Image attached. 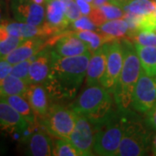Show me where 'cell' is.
<instances>
[{"label": "cell", "mask_w": 156, "mask_h": 156, "mask_svg": "<svg viewBox=\"0 0 156 156\" xmlns=\"http://www.w3.org/2000/svg\"><path fill=\"white\" fill-rule=\"evenodd\" d=\"M108 0H94V2H93V6H100L102 4H104V3H106Z\"/></svg>", "instance_id": "74e56055"}, {"label": "cell", "mask_w": 156, "mask_h": 156, "mask_svg": "<svg viewBox=\"0 0 156 156\" xmlns=\"http://www.w3.org/2000/svg\"><path fill=\"white\" fill-rule=\"evenodd\" d=\"M121 44L123 49V66L113 94L118 110L126 112L132 104L134 87L142 67L135 46L126 39Z\"/></svg>", "instance_id": "7a4b0ae2"}, {"label": "cell", "mask_w": 156, "mask_h": 156, "mask_svg": "<svg viewBox=\"0 0 156 156\" xmlns=\"http://www.w3.org/2000/svg\"><path fill=\"white\" fill-rule=\"evenodd\" d=\"M95 25L94 23L91 21V19L87 16H82L78 18L76 21L73 23V27L79 30H95Z\"/></svg>", "instance_id": "4dcf8cb0"}, {"label": "cell", "mask_w": 156, "mask_h": 156, "mask_svg": "<svg viewBox=\"0 0 156 156\" xmlns=\"http://www.w3.org/2000/svg\"><path fill=\"white\" fill-rule=\"evenodd\" d=\"M90 56L91 51L76 56H61L52 51L50 75L44 83L49 96L56 100L74 98L86 78Z\"/></svg>", "instance_id": "6da1fadb"}, {"label": "cell", "mask_w": 156, "mask_h": 156, "mask_svg": "<svg viewBox=\"0 0 156 156\" xmlns=\"http://www.w3.org/2000/svg\"><path fill=\"white\" fill-rule=\"evenodd\" d=\"M52 51L61 56H76L89 52L88 45L83 40L73 35H65L56 43Z\"/></svg>", "instance_id": "e0dca14e"}, {"label": "cell", "mask_w": 156, "mask_h": 156, "mask_svg": "<svg viewBox=\"0 0 156 156\" xmlns=\"http://www.w3.org/2000/svg\"><path fill=\"white\" fill-rule=\"evenodd\" d=\"M107 63V43L102 44L95 51L89 58L86 74V84L91 86L100 83L101 79L105 72Z\"/></svg>", "instance_id": "4fadbf2b"}, {"label": "cell", "mask_w": 156, "mask_h": 156, "mask_svg": "<svg viewBox=\"0 0 156 156\" xmlns=\"http://www.w3.org/2000/svg\"><path fill=\"white\" fill-rule=\"evenodd\" d=\"M1 99L5 101L8 104H10L16 111H17L22 116H23L29 123L35 122L36 115L32 110L27 99L24 98L23 95H7L1 96Z\"/></svg>", "instance_id": "7402d4cb"}, {"label": "cell", "mask_w": 156, "mask_h": 156, "mask_svg": "<svg viewBox=\"0 0 156 156\" xmlns=\"http://www.w3.org/2000/svg\"><path fill=\"white\" fill-rule=\"evenodd\" d=\"M142 69L148 75L156 76V46H145L135 44Z\"/></svg>", "instance_id": "ffe728a7"}, {"label": "cell", "mask_w": 156, "mask_h": 156, "mask_svg": "<svg viewBox=\"0 0 156 156\" xmlns=\"http://www.w3.org/2000/svg\"><path fill=\"white\" fill-rule=\"evenodd\" d=\"M28 121L5 101L0 98V129L23 132L28 128Z\"/></svg>", "instance_id": "7c38bea8"}, {"label": "cell", "mask_w": 156, "mask_h": 156, "mask_svg": "<svg viewBox=\"0 0 156 156\" xmlns=\"http://www.w3.org/2000/svg\"><path fill=\"white\" fill-rule=\"evenodd\" d=\"M89 119L84 115L76 114V122L69 140L72 143L80 156L93 155L94 129Z\"/></svg>", "instance_id": "9c48e42d"}, {"label": "cell", "mask_w": 156, "mask_h": 156, "mask_svg": "<svg viewBox=\"0 0 156 156\" xmlns=\"http://www.w3.org/2000/svg\"><path fill=\"white\" fill-rule=\"evenodd\" d=\"M89 17L96 26H101L102 23H104L108 20L103 11L101 10L100 7H97V6L92 7V10L89 14Z\"/></svg>", "instance_id": "1f68e13d"}, {"label": "cell", "mask_w": 156, "mask_h": 156, "mask_svg": "<svg viewBox=\"0 0 156 156\" xmlns=\"http://www.w3.org/2000/svg\"><path fill=\"white\" fill-rule=\"evenodd\" d=\"M74 34L81 40H83L84 43L88 45L89 50L92 52L101 47L104 42L107 43L105 37H102L101 35L93 30H78Z\"/></svg>", "instance_id": "cb8c5ba5"}, {"label": "cell", "mask_w": 156, "mask_h": 156, "mask_svg": "<svg viewBox=\"0 0 156 156\" xmlns=\"http://www.w3.org/2000/svg\"><path fill=\"white\" fill-rule=\"evenodd\" d=\"M37 116L44 119L49 112V94L44 84H30L25 95Z\"/></svg>", "instance_id": "9a60e30c"}, {"label": "cell", "mask_w": 156, "mask_h": 156, "mask_svg": "<svg viewBox=\"0 0 156 156\" xmlns=\"http://www.w3.org/2000/svg\"><path fill=\"white\" fill-rule=\"evenodd\" d=\"M11 9L15 19L36 26L44 24L46 10L44 6L33 0H11Z\"/></svg>", "instance_id": "30bf717a"}, {"label": "cell", "mask_w": 156, "mask_h": 156, "mask_svg": "<svg viewBox=\"0 0 156 156\" xmlns=\"http://www.w3.org/2000/svg\"><path fill=\"white\" fill-rule=\"evenodd\" d=\"M110 94L101 83L88 86L71 104L70 108L76 114L87 117L94 125L113 110Z\"/></svg>", "instance_id": "277c9868"}, {"label": "cell", "mask_w": 156, "mask_h": 156, "mask_svg": "<svg viewBox=\"0 0 156 156\" xmlns=\"http://www.w3.org/2000/svg\"><path fill=\"white\" fill-rule=\"evenodd\" d=\"M52 155L80 156V154L69 140L58 138L53 145Z\"/></svg>", "instance_id": "d4e9b609"}, {"label": "cell", "mask_w": 156, "mask_h": 156, "mask_svg": "<svg viewBox=\"0 0 156 156\" xmlns=\"http://www.w3.org/2000/svg\"><path fill=\"white\" fill-rule=\"evenodd\" d=\"M12 64L10 63L5 59L0 60V83L5 80V78L7 77L11 74Z\"/></svg>", "instance_id": "d6a6232c"}, {"label": "cell", "mask_w": 156, "mask_h": 156, "mask_svg": "<svg viewBox=\"0 0 156 156\" xmlns=\"http://www.w3.org/2000/svg\"><path fill=\"white\" fill-rule=\"evenodd\" d=\"M146 121H147V125L151 128H153L154 130H156V103L147 112Z\"/></svg>", "instance_id": "836d02e7"}, {"label": "cell", "mask_w": 156, "mask_h": 156, "mask_svg": "<svg viewBox=\"0 0 156 156\" xmlns=\"http://www.w3.org/2000/svg\"><path fill=\"white\" fill-rule=\"evenodd\" d=\"M150 147V135L144 126L135 121H127L125 116L124 133L117 155H145Z\"/></svg>", "instance_id": "5b68a950"}, {"label": "cell", "mask_w": 156, "mask_h": 156, "mask_svg": "<svg viewBox=\"0 0 156 156\" xmlns=\"http://www.w3.org/2000/svg\"><path fill=\"white\" fill-rule=\"evenodd\" d=\"M76 2L78 6H79L82 14L85 15V16H89V14L90 13L91 10H92L93 5H91L90 3L85 1V0H76Z\"/></svg>", "instance_id": "e575fe53"}, {"label": "cell", "mask_w": 156, "mask_h": 156, "mask_svg": "<svg viewBox=\"0 0 156 156\" xmlns=\"http://www.w3.org/2000/svg\"><path fill=\"white\" fill-rule=\"evenodd\" d=\"M44 44L45 42L44 39L40 37L25 39L5 59L12 65H14L20 62L30 59L31 57L36 56L40 50L44 49Z\"/></svg>", "instance_id": "5bb4252c"}, {"label": "cell", "mask_w": 156, "mask_h": 156, "mask_svg": "<svg viewBox=\"0 0 156 156\" xmlns=\"http://www.w3.org/2000/svg\"><path fill=\"white\" fill-rule=\"evenodd\" d=\"M66 5V16L69 23H74L83 16L76 0H63Z\"/></svg>", "instance_id": "f546056e"}, {"label": "cell", "mask_w": 156, "mask_h": 156, "mask_svg": "<svg viewBox=\"0 0 156 156\" xmlns=\"http://www.w3.org/2000/svg\"><path fill=\"white\" fill-rule=\"evenodd\" d=\"M30 64H31V58L12 65L11 75L17 78H20L29 83V72H30Z\"/></svg>", "instance_id": "83f0119b"}, {"label": "cell", "mask_w": 156, "mask_h": 156, "mask_svg": "<svg viewBox=\"0 0 156 156\" xmlns=\"http://www.w3.org/2000/svg\"><path fill=\"white\" fill-rule=\"evenodd\" d=\"M46 25L55 32L65 28L69 23L66 16V5L63 0H46Z\"/></svg>", "instance_id": "2e32d148"}, {"label": "cell", "mask_w": 156, "mask_h": 156, "mask_svg": "<svg viewBox=\"0 0 156 156\" xmlns=\"http://www.w3.org/2000/svg\"><path fill=\"white\" fill-rule=\"evenodd\" d=\"M53 144L49 134L44 131H37L30 135L27 144V153L32 156L52 155Z\"/></svg>", "instance_id": "ac0fdd59"}, {"label": "cell", "mask_w": 156, "mask_h": 156, "mask_svg": "<svg viewBox=\"0 0 156 156\" xmlns=\"http://www.w3.org/2000/svg\"><path fill=\"white\" fill-rule=\"evenodd\" d=\"M155 13H156V11H155Z\"/></svg>", "instance_id": "ab89813d"}, {"label": "cell", "mask_w": 156, "mask_h": 156, "mask_svg": "<svg viewBox=\"0 0 156 156\" xmlns=\"http://www.w3.org/2000/svg\"><path fill=\"white\" fill-rule=\"evenodd\" d=\"M51 53L48 48L43 49L31 57L29 72V84H44L50 75L51 67Z\"/></svg>", "instance_id": "8fae6325"}, {"label": "cell", "mask_w": 156, "mask_h": 156, "mask_svg": "<svg viewBox=\"0 0 156 156\" xmlns=\"http://www.w3.org/2000/svg\"><path fill=\"white\" fill-rule=\"evenodd\" d=\"M155 1H156V0H155Z\"/></svg>", "instance_id": "60d3db41"}, {"label": "cell", "mask_w": 156, "mask_h": 156, "mask_svg": "<svg viewBox=\"0 0 156 156\" xmlns=\"http://www.w3.org/2000/svg\"><path fill=\"white\" fill-rule=\"evenodd\" d=\"M76 122V113L70 108L54 104L44 118L48 132L55 137L69 140Z\"/></svg>", "instance_id": "8992f818"}, {"label": "cell", "mask_w": 156, "mask_h": 156, "mask_svg": "<svg viewBox=\"0 0 156 156\" xmlns=\"http://www.w3.org/2000/svg\"><path fill=\"white\" fill-rule=\"evenodd\" d=\"M156 103V76L143 69L135 84L132 98V106L136 111L147 114Z\"/></svg>", "instance_id": "52a82bcc"}, {"label": "cell", "mask_w": 156, "mask_h": 156, "mask_svg": "<svg viewBox=\"0 0 156 156\" xmlns=\"http://www.w3.org/2000/svg\"><path fill=\"white\" fill-rule=\"evenodd\" d=\"M85 1H87V2H89V3H90V4L94 2V0H85Z\"/></svg>", "instance_id": "f35d334b"}, {"label": "cell", "mask_w": 156, "mask_h": 156, "mask_svg": "<svg viewBox=\"0 0 156 156\" xmlns=\"http://www.w3.org/2000/svg\"><path fill=\"white\" fill-rule=\"evenodd\" d=\"M98 7H100L101 10L103 11L108 20L120 19L125 17V11H123L122 8L109 2H106Z\"/></svg>", "instance_id": "4316f807"}, {"label": "cell", "mask_w": 156, "mask_h": 156, "mask_svg": "<svg viewBox=\"0 0 156 156\" xmlns=\"http://www.w3.org/2000/svg\"><path fill=\"white\" fill-rule=\"evenodd\" d=\"M30 84L20 78L9 75L0 83V97L7 95H23L25 97Z\"/></svg>", "instance_id": "44dd1931"}, {"label": "cell", "mask_w": 156, "mask_h": 156, "mask_svg": "<svg viewBox=\"0 0 156 156\" xmlns=\"http://www.w3.org/2000/svg\"><path fill=\"white\" fill-rule=\"evenodd\" d=\"M123 66L122 45L118 41L107 43V63L100 83L110 93L114 92Z\"/></svg>", "instance_id": "ba28073f"}, {"label": "cell", "mask_w": 156, "mask_h": 156, "mask_svg": "<svg viewBox=\"0 0 156 156\" xmlns=\"http://www.w3.org/2000/svg\"><path fill=\"white\" fill-rule=\"evenodd\" d=\"M5 28L10 36H14L23 39L32 38L47 35L44 24L36 26L26 23H6Z\"/></svg>", "instance_id": "d6986e66"}, {"label": "cell", "mask_w": 156, "mask_h": 156, "mask_svg": "<svg viewBox=\"0 0 156 156\" xmlns=\"http://www.w3.org/2000/svg\"><path fill=\"white\" fill-rule=\"evenodd\" d=\"M135 44L145 46H156V32L153 31H136L130 35Z\"/></svg>", "instance_id": "f1b7e54d"}, {"label": "cell", "mask_w": 156, "mask_h": 156, "mask_svg": "<svg viewBox=\"0 0 156 156\" xmlns=\"http://www.w3.org/2000/svg\"><path fill=\"white\" fill-rule=\"evenodd\" d=\"M25 39L17 37L14 36H9L3 41H0V60L5 59L9 54L20 45Z\"/></svg>", "instance_id": "484cf974"}, {"label": "cell", "mask_w": 156, "mask_h": 156, "mask_svg": "<svg viewBox=\"0 0 156 156\" xmlns=\"http://www.w3.org/2000/svg\"><path fill=\"white\" fill-rule=\"evenodd\" d=\"M151 149L153 154L156 155V133L154 134L153 138L151 139Z\"/></svg>", "instance_id": "d590c367"}, {"label": "cell", "mask_w": 156, "mask_h": 156, "mask_svg": "<svg viewBox=\"0 0 156 156\" xmlns=\"http://www.w3.org/2000/svg\"><path fill=\"white\" fill-rule=\"evenodd\" d=\"M92 126L94 129V154L117 155L124 133L125 112L113 108L106 117Z\"/></svg>", "instance_id": "3957f363"}, {"label": "cell", "mask_w": 156, "mask_h": 156, "mask_svg": "<svg viewBox=\"0 0 156 156\" xmlns=\"http://www.w3.org/2000/svg\"><path fill=\"white\" fill-rule=\"evenodd\" d=\"M4 19V3L2 0H0V23Z\"/></svg>", "instance_id": "8d00e7d4"}, {"label": "cell", "mask_w": 156, "mask_h": 156, "mask_svg": "<svg viewBox=\"0 0 156 156\" xmlns=\"http://www.w3.org/2000/svg\"><path fill=\"white\" fill-rule=\"evenodd\" d=\"M129 25L126 19L108 20L100 26V30L105 36L112 39L120 38L128 32Z\"/></svg>", "instance_id": "603a6c76"}]
</instances>
